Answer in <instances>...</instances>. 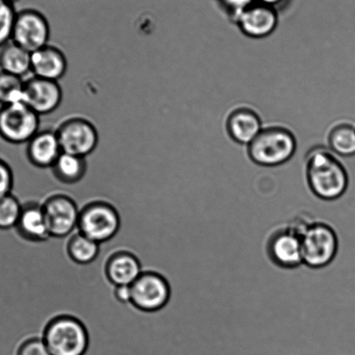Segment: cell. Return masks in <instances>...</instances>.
<instances>
[{
    "mask_svg": "<svg viewBox=\"0 0 355 355\" xmlns=\"http://www.w3.org/2000/svg\"><path fill=\"white\" fill-rule=\"evenodd\" d=\"M306 179L313 195L334 201L346 192L348 175L334 153L322 147L313 149L306 157Z\"/></svg>",
    "mask_w": 355,
    "mask_h": 355,
    "instance_id": "1",
    "label": "cell"
},
{
    "mask_svg": "<svg viewBox=\"0 0 355 355\" xmlns=\"http://www.w3.org/2000/svg\"><path fill=\"white\" fill-rule=\"evenodd\" d=\"M296 139L291 130L280 126L261 130L248 148L250 159L265 167H275L291 159Z\"/></svg>",
    "mask_w": 355,
    "mask_h": 355,
    "instance_id": "2",
    "label": "cell"
},
{
    "mask_svg": "<svg viewBox=\"0 0 355 355\" xmlns=\"http://www.w3.org/2000/svg\"><path fill=\"white\" fill-rule=\"evenodd\" d=\"M51 355H85L89 336L84 324L71 316L54 319L44 336Z\"/></svg>",
    "mask_w": 355,
    "mask_h": 355,
    "instance_id": "3",
    "label": "cell"
},
{
    "mask_svg": "<svg viewBox=\"0 0 355 355\" xmlns=\"http://www.w3.org/2000/svg\"><path fill=\"white\" fill-rule=\"evenodd\" d=\"M303 263L311 268H322L336 258L339 242L336 231L323 223L306 225L302 230Z\"/></svg>",
    "mask_w": 355,
    "mask_h": 355,
    "instance_id": "4",
    "label": "cell"
},
{
    "mask_svg": "<svg viewBox=\"0 0 355 355\" xmlns=\"http://www.w3.org/2000/svg\"><path fill=\"white\" fill-rule=\"evenodd\" d=\"M40 128V116L23 101L0 106V137L6 142L27 144Z\"/></svg>",
    "mask_w": 355,
    "mask_h": 355,
    "instance_id": "5",
    "label": "cell"
},
{
    "mask_svg": "<svg viewBox=\"0 0 355 355\" xmlns=\"http://www.w3.org/2000/svg\"><path fill=\"white\" fill-rule=\"evenodd\" d=\"M120 229V217L109 203L92 202L81 210L78 230L83 236L101 244L116 236Z\"/></svg>",
    "mask_w": 355,
    "mask_h": 355,
    "instance_id": "6",
    "label": "cell"
},
{
    "mask_svg": "<svg viewBox=\"0 0 355 355\" xmlns=\"http://www.w3.org/2000/svg\"><path fill=\"white\" fill-rule=\"evenodd\" d=\"M56 132L63 153L86 157L98 146V130L84 117L65 119L58 127Z\"/></svg>",
    "mask_w": 355,
    "mask_h": 355,
    "instance_id": "7",
    "label": "cell"
},
{
    "mask_svg": "<svg viewBox=\"0 0 355 355\" xmlns=\"http://www.w3.org/2000/svg\"><path fill=\"white\" fill-rule=\"evenodd\" d=\"M50 24L42 12L24 9L17 13L12 40L30 53L49 44Z\"/></svg>",
    "mask_w": 355,
    "mask_h": 355,
    "instance_id": "8",
    "label": "cell"
},
{
    "mask_svg": "<svg viewBox=\"0 0 355 355\" xmlns=\"http://www.w3.org/2000/svg\"><path fill=\"white\" fill-rule=\"evenodd\" d=\"M132 303L144 311L163 309L171 297V287L163 275L144 271L132 285Z\"/></svg>",
    "mask_w": 355,
    "mask_h": 355,
    "instance_id": "9",
    "label": "cell"
},
{
    "mask_svg": "<svg viewBox=\"0 0 355 355\" xmlns=\"http://www.w3.org/2000/svg\"><path fill=\"white\" fill-rule=\"evenodd\" d=\"M51 236L65 237L78 230L81 210L65 195H54L43 205Z\"/></svg>",
    "mask_w": 355,
    "mask_h": 355,
    "instance_id": "10",
    "label": "cell"
},
{
    "mask_svg": "<svg viewBox=\"0 0 355 355\" xmlns=\"http://www.w3.org/2000/svg\"><path fill=\"white\" fill-rule=\"evenodd\" d=\"M63 100V91L58 81L48 80L32 76L25 80L23 102L37 115L55 112Z\"/></svg>",
    "mask_w": 355,
    "mask_h": 355,
    "instance_id": "11",
    "label": "cell"
},
{
    "mask_svg": "<svg viewBox=\"0 0 355 355\" xmlns=\"http://www.w3.org/2000/svg\"><path fill=\"white\" fill-rule=\"evenodd\" d=\"M301 232L302 230L287 229L271 236L268 253L272 263L288 270L303 263Z\"/></svg>",
    "mask_w": 355,
    "mask_h": 355,
    "instance_id": "12",
    "label": "cell"
},
{
    "mask_svg": "<svg viewBox=\"0 0 355 355\" xmlns=\"http://www.w3.org/2000/svg\"><path fill=\"white\" fill-rule=\"evenodd\" d=\"M278 20L277 8L254 2L239 17L236 23L245 35L261 39L275 32Z\"/></svg>",
    "mask_w": 355,
    "mask_h": 355,
    "instance_id": "13",
    "label": "cell"
},
{
    "mask_svg": "<svg viewBox=\"0 0 355 355\" xmlns=\"http://www.w3.org/2000/svg\"><path fill=\"white\" fill-rule=\"evenodd\" d=\"M62 153L56 130H41L26 144L27 159L39 170H50Z\"/></svg>",
    "mask_w": 355,
    "mask_h": 355,
    "instance_id": "14",
    "label": "cell"
},
{
    "mask_svg": "<svg viewBox=\"0 0 355 355\" xmlns=\"http://www.w3.org/2000/svg\"><path fill=\"white\" fill-rule=\"evenodd\" d=\"M67 58L57 46L48 44L32 53L31 72L35 77L58 82L67 73Z\"/></svg>",
    "mask_w": 355,
    "mask_h": 355,
    "instance_id": "15",
    "label": "cell"
},
{
    "mask_svg": "<svg viewBox=\"0 0 355 355\" xmlns=\"http://www.w3.org/2000/svg\"><path fill=\"white\" fill-rule=\"evenodd\" d=\"M227 130L234 142L250 146L263 130L261 117L254 110L241 107L227 119Z\"/></svg>",
    "mask_w": 355,
    "mask_h": 355,
    "instance_id": "16",
    "label": "cell"
},
{
    "mask_svg": "<svg viewBox=\"0 0 355 355\" xmlns=\"http://www.w3.org/2000/svg\"><path fill=\"white\" fill-rule=\"evenodd\" d=\"M16 229L26 239L43 241L49 239L51 234L43 205L34 202L22 203V212Z\"/></svg>",
    "mask_w": 355,
    "mask_h": 355,
    "instance_id": "17",
    "label": "cell"
},
{
    "mask_svg": "<svg viewBox=\"0 0 355 355\" xmlns=\"http://www.w3.org/2000/svg\"><path fill=\"white\" fill-rule=\"evenodd\" d=\"M106 272L114 285L132 286L144 271L139 260L133 254L120 252L110 258Z\"/></svg>",
    "mask_w": 355,
    "mask_h": 355,
    "instance_id": "18",
    "label": "cell"
},
{
    "mask_svg": "<svg viewBox=\"0 0 355 355\" xmlns=\"http://www.w3.org/2000/svg\"><path fill=\"white\" fill-rule=\"evenodd\" d=\"M53 178L63 185H75L84 180L88 174L86 157L62 153L50 168Z\"/></svg>",
    "mask_w": 355,
    "mask_h": 355,
    "instance_id": "19",
    "label": "cell"
},
{
    "mask_svg": "<svg viewBox=\"0 0 355 355\" xmlns=\"http://www.w3.org/2000/svg\"><path fill=\"white\" fill-rule=\"evenodd\" d=\"M32 53L12 40L0 48V71L24 78L31 72Z\"/></svg>",
    "mask_w": 355,
    "mask_h": 355,
    "instance_id": "20",
    "label": "cell"
},
{
    "mask_svg": "<svg viewBox=\"0 0 355 355\" xmlns=\"http://www.w3.org/2000/svg\"><path fill=\"white\" fill-rule=\"evenodd\" d=\"M100 244L76 230L69 241L68 252L71 259L79 264H89L98 257Z\"/></svg>",
    "mask_w": 355,
    "mask_h": 355,
    "instance_id": "21",
    "label": "cell"
},
{
    "mask_svg": "<svg viewBox=\"0 0 355 355\" xmlns=\"http://www.w3.org/2000/svg\"><path fill=\"white\" fill-rule=\"evenodd\" d=\"M329 144L334 153L343 157L355 155V127L350 123H340L329 133Z\"/></svg>",
    "mask_w": 355,
    "mask_h": 355,
    "instance_id": "22",
    "label": "cell"
},
{
    "mask_svg": "<svg viewBox=\"0 0 355 355\" xmlns=\"http://www.w3.org/2000/svg\"><path fill=\"white\" fill-rule=\"evenodd\" d=\"M25 79L0 71V106L23 101Z\"/></svg>",
    "mask_w": 355,
    "mask_h": 355,
    "instance_id": "23",
    "label": "cell"
},
{
    "mask_svg": "<svg viewBox=\"0 0 355 355\" xmlns=\"http://www.w3.org/2000/svg\"><path fill=\"white\" fill-rule=\"evenodd\" d=\"M22 212V202L11 193L0 198V231L15 229Z\"/></svg>",
    "mask_w": 355,
    "mask_h": 355,
    "instance_id": "24",
    "label": "cell"
},
{
    "mask_svg": "<svg viewBox=\"0 0 355 355\" xmlns=\"http://www.w3.org/2000/svg\"><path fill=\"white\" fill-rule=\"evenodd\" d=\"M17 13L15 3L0 0V48L12 40Z\"/></svg>",
    "mask_w": 355,
    "mask_h": 355,
    "instance_id": "25",
    "label": "cell"
},
{
    "mask_svg": "<svg viewBox=\"0 0 355 355\" xmlns=\"http://www.w3.org/2000/svg\"><path fill=\"white\" fill-rule=\"evenodd\" d=\"M15 175L8 162L0 158V198L11 194L15 187Z\"/></svg>",
    "mask_w": 355,
    "mask_h": 355,
    "instance_id": "26",
    "label": "cell"
},
{
    "mask_svg": "<svg viewBox=\"0 0 355 355\" xmlns=\"http://www.w3.org/2000/svg\"><path fill=\"white\" fill-rule=\"evenodd\" d=\"M224 11L231 20L236 22L239 17L256 0H220Z\"/></svg>",
    "mask_w": 355,
    "mask_h": 355,
    "instance_id": "27",
    "label": "cell"
},
{
    "mask_svg": "<svg viewBox=\"0 0 355 355\" xmlns=\"http://www.w3.org/2000/svg\"><path fill=\"white\" fill-rule=\"evenodd\" d=\"M16 355H51L44 339H31L19 347Z\"/></svg>",
    "mask_w": 355,
    "mask_h": 355,
    "instance_id": "28",
    "label": "cell"
},
{
    "mask_svg": "<svg viewBox=\"0 0 355 355\" xmlns=\"http://www.w3.org/2000/svg\"><path fill=\"white\" fill-rule=\"evenodd\" d=\"M115 295L119 301L123 303H132V286H116Z\"/></svg>",
    "mask_w": 355,
    "mask_h": 355,
    "instance_id": "29",
    "label": "cell"
},
{
    "mask_svg": "<svg viewBox=\"0 0 355 355\" xmlns=\"http://www.w3.org/2000/svg\"><path fill=\"white\" fill-rule=\"evenodd\" d=\"M256 1L277 8V6H280L285 0H256Z\"/></svg>",
    "mask_w": 355,
    "mask_h": 355,
    "instance_id": "30",
    "label": "cell"
},
{
    "mask_svg": "<svg viewBox=\"0 0 355 355\" xmlns=\"http://www.w3.org/2000/svg\"><path fill=\"white\" fill-rule=\"evenodd\" d=\"M8 1L15 3V2L18 1V0H8Z\"/></svg>",
    "mask_w": 355,
    "mask_h": 355,
    "instance_id": "31",
    "label": "cell"
},
{
    "mask_svg": "<svg viewBox=\"0 0 355 355\" xmlns=\"http://www.w3.org/2000/svg\"><path fill=\"white\" fill-rule=\"evenodd\" d=\"M196 253H195V254H196ZM194 254H193V256H194ZM193 256H192V257H193ZM191 258H189V259H191ZM189 260H188V261H189ZM187 261H186V263H187ZM185 263H184V264H185ZM184 265H182V266H184ZM182 267H181V268H182ZM180 268H179V270H180ZM171 277H172V275H171Z\"/></svg>",
    "mask_w": 355,
    "mask_h": 355,
    "instance_id": "32",
    "label": "cell"
},
{
    "mask_svg": "<svg viewBox=\"0 0 355 355\" xmlns=\"http://www.w3.org/2000/svg\"><path fill=\"white\" fill-rule=\"evenodd\" d=\"M219 1H220V0H219Z\"/></svg>",
    "mask_w": 355,
    "mask_h": 355,
    "instance_id": "33",
    "label": "cell"
}]
</instances>
